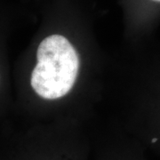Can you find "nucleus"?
I'll list each match as a JSON object with an SVG mask.
<instances>
[{"mask_svg":"<svg viewBox=\"0 0 160 160\" xmlns=\"http://www.w3.org/2000/svg\"><path fill=\"white\" fill-rule=\"evenodd\" d=\"M30 85L40 97L55 100L66 95L74 86L79 57L69 40L61 35H51L38 46Z\"/></svg>","mask_w":160,"mask_h":160,"instance_id":"1","label":"nucleus"},{"mask_svg":"<svg viewBox=\"0 0 160 160\" xmlns=\"http://www.w3.org/2000/svg\"><path fill=\"white\" fill-rule=\"evenodd\" d=\"M157 140H158V139H157V138H154V139H153V140H152V142L155 143V142H157Z\"/></svg>","mask_w":160,"mask_h":160,"instance_id":"2","label":"nucleus"},{"mask_svg":"<svg viewBox=\"0 0 160 160\" xmlns=\"http://www.w3.org/2000/svg\"><path fill=\"white\" fill-rule=\"evenodd\" d=\"M154 1H158V2H160V0H154Z\"/></svg>","mask_w":160,"mask_h":160,"instance_id":"3","label":"nucleus"}]
</instances>
